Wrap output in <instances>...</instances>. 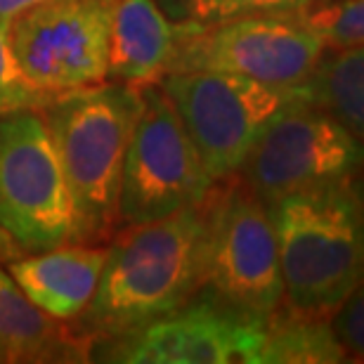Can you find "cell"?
<instances>
[{
	"instance_id": "obj_1",
	"label": "cell",
	"mask_w": 364,
	"mask_h": 364,
	"mask_svg": "<svg viewBox=\"0 0 364 364\" xmlns=\"http://www.w3.org/2000/svg\"><path fill=\"white\" fill-rule=\"evenodd\" d=\"M203 201L151 223L121 225L107 246L97 289L76 317L85 336H126L176 312L201 289Z\"/></svg>"
},
{
	"instance_id": "obj_22",
	"label": "cell",
	"mask_w": 364,
	"mask_h": 364,
	"mask_svg": "<svg viewBox=\"0 0 364 364\" xmlns=\"http://www.w3.org/2000/svg\"><path fill=\"white\" fill-rule=\"evenodd\" d=\"M5 362H10V355H7V350H5V346L0 343V364H5Z\"/></svg>"
},
{
	"instance_id": "obj_12",
	"label": "cell",
	"mask_w": 364,
	"mask_h": 364,
	"mask_svg": "<svg viewBox=\"0 0 364 364\" xmlns=\"http://www.w3.org/2000/svg\"><path fill=\"white\" fill-rule=\"evenodd\" d=\"M107 246L69 242L57 249L7 260V272L36 308L60 322H71L85 310L97 289Z\"/></svg>"
},
{
	"instance_id": "obj_17",
	"label": "cell",
	"mask_w": 364,
	"mask_h": 364,
	"mask_svg": "<svg viewBox=\"0 0 364 364\" xmlns=\"http://www.w3.org/2000/svg\"><path fill=\"white\" fill-rule=\"evenodd\" d=\"M324 50H350L364 43V0H310L289 12Z\"/></svg>"
},
{
	"instance_id": "obj_2",
	"label": "cell",
	"mask_w": 364,
	"mask_h": 364,
	"mask_svg": "<svg viewBox=\"0 0 364 364\" xmlns=\"http://www.w3.org/2000/svg\"><path fill=\"white\" fill-rule=\"evenodd\" d=\"M284 305L279 315L324 317L362 284L364 218L355 178L287 194L267 206Z\"/></svg>"
},
{
	"instance_id": "obj_16",
	"label": "cell",
	"mask_w": 364,
	"mask_h": 364,
	"mask_svg": "<svg viewBox=\"0 0 364 364\" xmlns=\"http://www.w3.org/2000/svg\"><path fill=\"white\" fill-rule=\"evenodd\" d=\"M348 362L329 319L277 315L256 364H341Z\"/></svg>"
},
{
	"instance_id": "obj_15",
	"label": "cell",
	"mask_w": 364,
	"mask_h": 364,
	"mask_svg": "<svg viewBox=\"0 0 364 364\" xmlns=\"http://www.w3.org/2000/svg\"><path fill=\"white\" fill-rule=\"evenodd\" d=\"M310 105L336 119L362 142L364 135V50H324L303 81Z\"/></svg>"
},
{
	"instance_id": "obj_6",
	"label": "cell",
	"mask_w": 364,
	"mask_h": 364,
	"mask_svg": "<svg viewBox=\"0 0 364 364\" xmlns=\"http://www.w3.org/2000/svg\"><path fill=\"white\" fill-rule=\"evenodd\" d=\"M0 232L21 253L74 242V206L41 109L0 116Z\"/></svg>"
},
{
	"instance_id": "obj_4",
	"label": "cell",
	"mask_w": 364,
	"mask_h": 364,
	"mask_svg": "<svg viewBox=\"0 0 364 364\" xmlns=\"http://www.w3.org/2000/svg\"><path fill=\"white\" fill-rule=\"evenodd\" d=\"M203 206L201 289L270 324L284 305L270 210L239 176L215 182Z\"/></svg>"
},
{
	"instance_id": "obj_3",
	"label": "cell",
	"mask_w": 364,
	"mask_h": 364,
	"mask_svg": "<svg viewBox=\"0 0 364 364\" xmlns=\"http://www.w3.org/2000/svg\"><path fill=\"white\" fill-rule=\"evenodd\" d=\"M140 90L105 81L57 95L41 109L74 206V242H107L119 225L121 171Z\"/></svg>"
},
{
	"instance_id": "obj_13",
	"label": "cell",
	"mask_w": 364,
	"mask_h": 364,
	"mask_svg": "<svg viewBox=\"0 0 364 364\" xmlns=\"http://www.w3.org/2000/svg\"><path fill=\"white\" fill-rule=\"evenodd\" d=\"M176 24L156 0H116L109 33L107 81L147 85L166 74L173 55Z\"/></svg>"
},
{
	"instance_id": "obj_20",
	"label": "cell",
	"mask_w": 364,
	"mask_h": 364,
	"mask_svg": "<svg viewBox=\"0 0 364 364\" xmlns=\"http://www.w3.org/2000/svg\"><path fill=\"white\" fill-rule=\"evenodd\" d=\"M329 324L343 346L348 362H362L364 355V301L362 284L329 315Z\"/></svg>"
},
{
	"instance_id": "obj_9",
	"label": "cell",
	"mask_w": 364,
	"mask_h": 364,
	"mask_svg": "<svg viewBox=\"0 0 364 364\" xmlns=\"http://www.w3.org/2000/svg\"><path fill=\"white\" fill-rule=\"evenodd\" d=\"M116 0H43L7 21L21 74L36 88L62 95L107 81Z\"/></svg>"
},
{
	"instance_id": "obj_14",
	"label": "cell",
	"mask_w": 364,
	"mask_h": 364,
	"mask_svg": "<svg viewBox=\"0 0 364 364\" xmlns=\"http://www.w3.org/2000/svg\"><path fill=\"white\" fill-rule=\"evenodd\" d=\"M0 343L10 362H88L92 338L74 336L28 301L0 260Z\"/></svg>"
},
{
	"instance_id": "obj_19",
	"label": "cell",
	"mask_w": 364,
	"mask_h": 364,
	"mask_svg": "<svg viewBox=\"0 0 364 364\" xmlns=\"http://www.w3.org/2000/svg\"><path fill=\"white\" fill-rule=\"evenodd\" d=\"M53 97L55 95L36 88L21 74L7 41V24L0 21V116L24 112V109H43Z\"/></svg>"
},
{
	"instance_id": "obj_11",
	"label": "cell",
	"mask_w": 364,
	"mask_h": 364,
	"mask_svg": "<svg viewBox=\"0 0 364 364\" xmlns=\"http://www.w3.org/2000/svg\"><path fill=\"white\" fill-rule=\"evenodd\" d=\"M267 322L199 289L176 312L119 338L100 341L97 362L123 364H256Z\"/></svg>"
},
{
	"instance_id": "obj_10",
	"label": "cell",
	"mask_w": 364,
	"mask_h": 364,
	"mask_svg": "<svg viewBox=\"0 0 364 364\" xmlns=\"http://www.w3.org/2000/svg\"><path fill=\"white\" fill-rule=\"evenodd\" d=\"M362 142L301 97L282 109L239 168V180L265 206L301 189L358 176Z\"/></svg>"
},
{
	"instance_id": "obj_5",
	"label": "cell",
	"mask_w": 364,
	"mask_h": 364,
	"mask_svg": "<svg viewBox=\"0 0 364 364\" xmlns=\"http://www.w3.org/2000/svg\"><path fill=\"white\" fill-rule=\"evenodd\" d=\"M156 83L213 182L235 178L267 123L305 97L301 85L274 88L220 71H168Z\"/></svg>"
},
{
	"instance_id": "obj_21",
	"label": "cell",
	"mask_w": 364,
	"mask_h": 364,
	"mask_svg": "<svg viewBox=\"0 0 364 364\" xmlns=\"http://www.w3.org/2000/svg\"><path fill=\"white\" fill-rule=\"evenodd\" d=\"M38 3H43V0H0V21L7 24V21L12 17H17L19 12H24Z\"/></svg>"
},
{
	"instance_id": "obj_7",
	"label": "cell",
	"mask_w": 364,
	"mask_h": 364,
	"mask_svg": "<svg viewBox=\"0 0 364 364\" xmlns=\"http://www.w3.org/2000/svg\"><path fill=\"white\" fill-rule=\"evenodd\" d=\"M137 90L140 112L121 171L119 225L173 215L201 203L215 185L159 83Z\"/></svg>"
},
{
	"instance_id": "obj_18",
	"label": "cell",
	"mask_w": 364,
	"mask_h": 364,
	"mask_svg": "<svg viewBox=\"0 0 364 364\" xmlns=\"http://www.w3.org/2000/svg\"><path fill=\"white\" fill-rule=\"evenodd\" d=\"M173 24L210 26L251 14H289L310 0H156Z\"/></svg>"
},
{
	"instance_id": "obj_8",
	"label": "cell",
	"mask_w": 364,
	"mask_h": 364,
	"mask_svg": "<svg viewBox=\"0 0 364 364\" xmlns=\"http://www.w3.org/2000/svg\"><path fill=\"white\" fill-rule=\"evenodd\" d=\"M324 46L291 14H251L210 26L176 24L168 71H220L274 88H298Z\"/></svg>"
}]
</instances>
